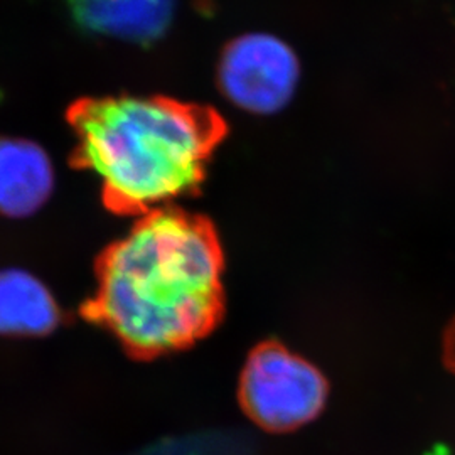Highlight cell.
<instances>
[{"label": "cell", "mask_w": 455, "mask_h": 455, "mask_svg": "<svg viewBox=\"0 0 455 455\" xmlns=\"http://www.w3.org/2000/svg\"><path fill=\"white\" fill-rule=\"evenodd\" d=\"M223 272V250L208 221L174 208L148 212L103 251L83 315L133 358L172 355L221 323Z\"/></svg>", "instance_id": "1"}, {"label": "cell", "mask_w": 455, "mask_h": 455, "mask_svg": "<svg viewBox=\"0 0 455 455\" xmlns=\"http://www.w3.org/2000/svg\"><path fill=\"white\" fill-rule=\"evenodd\" d=\"M71 124L78 156L107 203L142 216L195 191L220 137L212 114L144 95L86 100Z\"/></svg>", "instance_id": "2"}, {"label": "cell", "mask_w": 455, "mask_h": 455, "mask_svg": "<svg viewBox=\"0 0 455 455\" xmlns=\"http://www.w3.org/2000/svg\"><path fill=\"white\" fill-rule=\"evenodd\" d=\"M329 387L307 359L275 341L261 342L246 358L238 400L244 413L267 432H291L317 419Z\"/></svg>", "instance_id": "3"}, {"label": "cell", "mask_w": 455, "mask_h": 455, "mask_svg": "<svg viewBox=\"0 0 455 455\" xmlns=\"http://www.w3.org/2000/svg\"><path fill=\"white\" fill-rule=\"evenodd\" d=\"M300 61L292 46L275 34L244 33L220 58L218 84L240 112L275 115L285 110L300 84Z\"/></svg>", "instance_id": "4"}, {"label": "cell", "mask_w": 455, "mask_h": 455, "mask_svg": "<svg viewBox=\"0 0 455 455\" xmlns=\"http://www.w3.org/2000/svg\"><path fill=\"white\" fill-rule=\"evenodd\" d=\"M54 165L33 140L0 139V214L28 218L39 212L54 189Z\"/></svg>", "instance_id": "5"}, {"label": "cell", "mask_w": 455, "mask_h": 455, "mask_svg": "<svg viewBox=\"0 0 455 455\" xmlns=\"http://www.w3.org/2000/svg\"><path fill=\"white\" fill-rule=\"evenodd\" d=\"M76 24L103 37L148 43L165 33L176 0H68Z\"/></svg>", "instance_id": "6"}, {"label": "cell", "mask_w": 455, "mask_h": 455, "mask_svg": "<svg viewBox=\"0 0 455 455\" xmlns=\"http://www.w3.org/2000/svg\"><path fill=\"white\" fill-rule=\"evenodd\" d=\"M60 324V307L48 287L29 272H0V334L44 336Z\"/></svg>", "instance_id": "7"}, {"label": "cell", "mask_w": 455, "mask_h": 455, "mask_svg": "<svg viewBox=\"0 0 455 455\" xmlns=\"http://www.w3.org/2000/svg\"><path fill=\"white\" fill-rule=\"evenodd\" d=\"M442 358H443V364L447 366V370L455 374V317L443 332Z\"/></svg>", "instance_id": "8"}]
</instances>
